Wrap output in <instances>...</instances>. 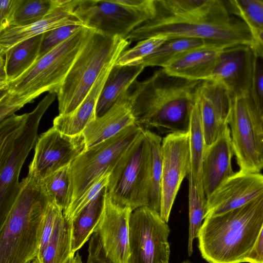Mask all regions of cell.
Segmentation results:
<instances>
[{
	"label": "cell",
	"mask_w": 263,
	"mask_h": 263,
	"mask_svg": "<svg viewBox=\"0 0 263 263\" xmlns=\"http://www.w3.org/2000/svg\"><path fill=\"white\" fill-rule=\"evenodd\" d=\"M202 81L171 76L163 68L147 79L136 81L127 92L135 124L167 135L189 132Z\"/></svg>",
	"instance_id": "1"
},
{
	"label": "cell",
	"mask_w": 263,
	"mask_h": 263,
	"mask_svg": "<svg viewBox=\"0 0 263 263\" xmlns=\"http://www.w3.org/2000/svg\"><path fill=\"white\" fill-rule=\"evenodd\" d=\"M263 224V194L238 208L206 216L197 238L209 263H242L253 250Z\"/></svg>",
	"instance_id": "2"
},
{
	"label": "cell",
	"mask_w": 263,
	"mask_h": 263,
	"mask_svg": "<svg viewBox=\"0 0 263 263\" xmlns=\"http://www.w3.org/2000/svg\"><path fill=\"white\" fill-rule=\"evenodd\" d=\"M0 224V263H30L37 254L43 219L50 202L40 184L28 175Z\"/></svg>",
	"instance_id": "3"
},
{
	"label": "cell",
	"mask_w": 263,
	"mask_h": 263,
	"mask_svg": "<svg viewBox=\"0 0 263 263\" xmlns=\"http://www.w3.org/2000/svg\"><path fill=\"white\" fill-rule=\"evenodd\" d=\"M49 93L31 112L13 115L0 124V224L10 210L21 188V170L37 141L40 121L56 97Z\"/></svg>",
	"instance_id": "4"
},
{
	"label": "cell",
	"mask_w": 263,
	"mask_h": 263,
	"mask_svg": "<svg viewBox=\"0 0 263 263\" xmlns=\"http://www.w3.org/2000/svg\"><path fill=\"white\" fill-rule=\"evenodd\" d=\"M130 43L127 39L106 36L93 30L57 93L59 115L74 111L101 73L116 64Z\"/></svg>",
	"instance_id": "5"
},
{
	"label": "cell",
	"mask_w": 263,
	"mask_h": 263,
	"mask_svg": "<svg viewBox=\"0 0 263 263\" xmlns=\"http://www.w3.org/2000/svg\"><path fill=\"white\" fill-rule=\"evenodd\" d=\"M157 35L168 40L179 38L202 39L222 45H252V33L240 18L232 16L222 18H179L158 16L146 22L132 32L127 39L140 41Z\"/></svg>",
	"instance_id": "6"
},
{
	"label": "cell",
	"mask_w": 263,
	"mask_h": 263,
	"mask_svg": "<svg viewBox=\"0 0 263 263\" xmlns=\"http://www.w3.org/2000/svg\"><path fill=\"white\" fill-rule=\"evenodd\" d=\"M92 29L76 33L37 59L23 75L8 83V91L21 108L44 92L57 93Z\"/></svg>",
	"instance_id": "7"
},
{
	"label": "cell",
	"mask_w": 263,
	"mask_h": 263,
	"mask_svg": "<svg viewBox=\"0 0 263 263\" xmlns=\"http://www.w3.org/2000/svg\"><path fill=\"white\" fill-rule=\"evenodd\" d=\"M152 160L151 145L143 129L110 173L106 191L114 203L133 211L148 206Z\"/></svg>",
	"instance_id": "8"
},
{
	"label": "cell",
	"mask_w": 263,
	"mask_h": 263,
	"mask_svg": "<svg viewBox=\"0 0 263 263\" xmlns=\"http://www.w3.org/2000/svg\"><path fill=\"white\" fill-rule=\"evenodd\" d=\"M143 130L136 124L131 125L109 139L86 148L71 163L72 197L69 206L102 177L110 173Z\"/></svg>",
	"instance_id": "9"
},
{
	"label": "cell",
	"mask_w": 263,
	"mask_h": 263,
	"mask_svg": "<svg viewBox=\"0 0 263 263\" xmlns=\"http://www.w3.org/2000/svg\"><path fill=\"white\" fill-rule=\"evenodd\" d=\"M232 98L228 125L239 171L259 173L263 169L262 118L251 95Z\"/></svg>",
	"instance_id": "10"
},
{
	"label": "cell",
	"mask_w": 263,
	"mask_h": 263,
	"mask_svg": "<svg viewBox=\"0 0 263 263\" xmlns=\"http://www.w3.org/2000/svg\"><path fill=\"white\" fill-rule=\"evenodd\" d=\"M71 14L103 35L125 38L139 26V9L125 0H71Z\"/></svg>",
	"instance_id": "11"
},
{
	"label": "cell",
	"mask_w": 263,
	"mask_h": 263,
	"mask_svg": "<svg viewBox=\"0 0 263 263\" xmlns=\"http://www.w3.org/2000/svg\"><path fill=\"white\" fill-rule=\"evenodd\" d=\"M170 233L159 212L147 206L134 210L129 222L128 263H161L169 258Z\"/></svg>",
	"instance_id": "12"
},
{
	"label": "cell",
	"mask_w": 263,
	"mask_h": 263,
	"mask_svg": "<svg viewBox=\"0 0 263 263\" xmlns=\"http://www.w3.org/2000/svg\"><path fill=\"white\" fill-rule=\"evenodd\" d=\"M86 148L83 134L69 136L52 126L37 139L28 175L40 182L54 172L70 165Z\"/></svg>",
	"instance_id": "13"
},
{
	"label": "cell",
	"mask_w": 263,
	"mask_h": 263,
	"mask_svg": "<svg viewBox=\"0 0 263 263\" xmlns=\"http://www.w3.org/2000/svg\"><path fill=\"white\" fill-rule=\"evenodd\" d=\"M162 172L160 215L167 222L184 178L190 173V133L166 135L162 141Z\"/></svg>",
	"instance_id": "14"
},
{
	"label": "cell",
	"mask_w": 263,
	"mask_h": 263,
	"mask_svg": "<svg viewBox=\"0 0 263 263\" xmlns=\"http://www.w3.org/2000/svg\"><path fill=\"white\" fill-rule=\"evenodd\" d=\"M256 57L251 45L227 47L221 52L210 80L222 84L232 98L251 95Z\"/></svg>",
	"instance_id": "15"
},
{
	"label": "cell",
	"mask_w": 263,
	"mask_h": 263,
	"mask_svg": "<svg viewBox=\"0 0 263 263\" xmlns=\"http://www.w3.org/2000/svg\"><path fill=\"white\" fill-rule=\"evenodd\" d=\"M133 211L114 203L105 189L102 215L94 233L99 234L106 255L114 263H128L129 222Z\"/></svg>",
	"instance_id": "16"
},
{
	"label": "cell",
	"mask_w": 263,
	"mask_h": 263,
	"mask_svg": "<svg viewBox=\"0 0 263 263\" xmlns=\"http://www.w3.org/2000/svg\"><path fill=\"white\" fill-rule=\"evenodd\" d=\"M262 194L263 175L239 171L223 181L207 199L206 216L238 208Z\"/></svg>",
	"instance_id": "17"
},
{
	"label": "cell",
	"mask_w": 263,
	"mask_h": 263,
	"mask_svg": "<svg viewBox=\"0 0 263 263\" xmlns=\"http://www.w3.org/2000/svg\"><path fill=\"white\" fill-rule=\"evenodd\" d=\"M196 98L200 109L205 146H208L229 126L232 98L222 84L211 80L201 82Z\"/></svg>",
	"instance_id": "18"
},
{
	"label": "cell",
	"mask_w": 263,
	"mask_h": 263,
	"mask_svg": "<svg viewBox=\"0 0 263 263\" xmlns=\"http://www.w3.org/2000/svg\"><path fill=\"white\" fill-rule=\"evenodd\" d=\"M234 155L230 129L228 126L214 143L205 147L202 182L206 199L223 181L235 173L231 164Z\"/></svg>",
	"instance_id": "19"
},
{
	"label": "cell",
	"mask_w": 263,
	"mask_h": 263,
	"mask_svg": "<svg viewBox=\"0 0 263 263\" xmlns=\"http://www.w3.org/2000/svg\"><path fill=\"white\" fill-rule=\"evenodd\" d=\"M230 46L207 44L189 51L163 69L173 76L194 81L209 80L221 52Z\"/></svg>",
	"instance_id": "20"
},
{
	"label": "cell",
	"mask_w": 263,
	"mask_h": 263,
	"mask_svg": "<svg viewBox=\"0 0 263 263\" xmlns=\"http://www.w3.org/2000/svg\"><path fill=\"white\" fill-rule=\"evenodd\" d=\"M68 1L42 20L24 26H11L0 31V54L17 44L52 29L68 25H84L71 14Z\"/></svg>",
	"instance_id": "21"
},
{
	"label": "cell",
	"mask_w": 263,
	"mask_h": 263,
	"mask_svg": "<svg viewBox=\"0 0 263 263\" xmlns=\"http://www.w3.org/2000/svg\"><path fill=\"white\" fill-rule=\"evenodd\" d=\"M135 124L127 92L104 115L96 118L84 129L83 134L89 148L116 135Z\"/></svg>",
	"instance_id": "22"
},
{
	"label": "cell",
	"mask_w": 263,
	"mask_h": 263,
	"mask_svg": "<svg viewBox=\"0 0 263 263\" xmlns=\"http://www.w3.org/2000/svg\"><path fill=\"white\" fill-rule=\"evenodd\" d=\"M115 65L108 67L101 73L87 96L74 111L68 114L59 115L54 119L53 127L69 136L83 134L87 125L96 118L99 98Z\"/></svg>",
	"instance_id": "23"
},
{
	"label": "cell",
	"mask_w": 263,
	"mask_h": 263,
	"mask_svg": "<svg viewBox=\"0 0 263 263\" xmlns=\"http://www.w3.org/2000/svg\"><path fill=\"white\" fill-rule=\"evenodd\" d=\"M156 15L179 18H219L231 16L220 0H154Z\"/></svg>",
	"instance_id": "24"
},
{
	"label": "cell",
	"mask_w": 263,
	"mask_h": 263,
	"mask_svg": "<svg viewBox=\"0 0 263 263\" xmlns=\"http://www.w3.org/2000/svg\"><path fill=\"white\" fill-rule=\"evenodd\" d=\"M145 67L142 64L115 65L112 68L99 98L96 118L104 115L129 90Z\"/></svg>",
	"instance_id": "25"
},
{
	"label": "cell",
	"mask_w": 263,
	"mask_h": 263,
	"mask_svg": "<svg viewBox=\"0 0 263 263\" xmlns=\"http://www.w3.org/2000/svg\"><path fill=\"white\" fill-rule=\"evenodd\" d=\"M105 189L85 205L70 221L73 255L90 239L101 219L104 208Z\"/></svg>",
	"instance_id": "26"
},
{
	"label": "cell",
	"mask_w": 263,
	"mask_h": 263,
	"mask_svg": "<svg viewBox=\"0 0 263 263\" xmlns=\"http://www.w3.org/2000/svg\"><path fill=\"white\" fill-rule=\"evenodd\" d=\"M43 35L44 33L24 41L3 54L5 58L8 83L23 75L37 61Z\"/></svg>",
	"instance_id": "27"
},
{
	"label": "cell",
	"mask_w": 263,
	"mask_h": 263,
	"mask_svg": "<svg viewBox=\"0 0 263 263\" xmlns=\"http://www.w3.org/2000/svg\"><path fill=\"white\" fill-rule=\"evenodd\" d=\"M71 224L59 212L50 239L37 258L38 263H68L74 256L71 253Z\"/></svg>",
	"instance_id": "28"
},
{
	"label": "cell",
	"mask_w": 263,
	"mask_h": 263,
	"mask_svg": "<svg viewBox=\"0 0 263 263\" xmlns=\"http://www.w3.org/2000/svg\"><path fill=\"white\" fill-rule=\"evenodd\" d=\"M189 133L191 155L190 174L201 197L207 200L204 193L202 182V164L205 143L200 109L197 98L191 111Z\"/></svg>",
	"instance_id": "29"
},
{
	"label": "cell",
	"mask_w": 263,
	"mask_h": 263,
	"mask_svg": "<svg viewBox=\"0 0 263 263\" xmlns=\"http://www.w3.org/2000/svg\"><path fill=\"white\" fill-rule=\"evenodd\" d=\"M210 43L213 42L193 38L168 40L145 58L140 64L145 67L159 66L164 68L189 51Z\"/></svg>",
	"instance_id": "30"
},
{
	"label": "cell",
	"mask_w": 263,
	"mask_h": 263,
	"mask_svg": "<svg viewBox=\"0 0 263 263\" xmlns=\"http://www.w3.org/2000/svg\"><path fill=\"white\" fill-rule=\"evenodd\" d=\"M61 6L58 0H13L9 26H24L33 24Z\"/></svg>",
	"instance_id": "31"
},
{
	"label": "cell",
	"mask_w": 263,
	"mask_h": 263,
	"mask_svg": "<svg viewBox=\"0 0 263 263\" xmlns=\"http://www.w3.org/2000/svg\"><path fill=\"white\" fill-rule=\"evenodd\" d=\"M50 202H54L63 212L71 203L72 182L70 165L48 176L39 182Z\"/></svg>",
	"instance_id": "32"
},
{
	"label": "cell",
	"mask_w": 263,
	"mask_h": 263,
	"mask_svg": "<svg viewBox=\"0 0 263 263\" xmlns=\"http://www.w3.org/2000/svg\"><path fill=\"white\" fill-rule=\"evenodd\" d=\"M152 151V170L148 206L160 213L162 172V138L148 129L144 130Z\"/></svg>",
	"instance_id": "33"
},
{
	"label": "cell",
	"mask_w": 263,
	"mask_h": 263,
	"mask_svg": "<svg viewBox=\"0 0 263 263\" xmlns=\"http://www.w3.org/2000/svg\"><path fill=\"white\" fill-rule=\"evenodd\" d=\"M189 229L187 244V253L189 256L193 253V242L197 238L198 231L202 224L207 212V200L203 199L189 173Z\"/></svg>",
	"instance_id": "34"
},
{
	"label": "cell",
	"mask_w": 263,
	"mask_h": 263,
	"mask_svg": "<svg viewBox=\"0 0 263 263\" xmlns=\"http://www.w3.org/2000/svg\"><path fill=\"white\" fill-rule=\"evenodd\" d=\"M167 40L166 36L157 35L140 41L136 46L122 52L116 65L127 66L140 64L145 58L151 55Z\"/></svg>",
	"instance_id": "35"
},
{
	"label": "cell",
	"mask_w": 263,
	"mask_h": 263,
	"mask_svg": "<svg viewBox=\"0 0 263 263\" xmlns=\"http://www.w3.org/2000/svg\"><path fill=\"white\" fill-rule=\"evenodd\" d=\"M227 3L232 14L249 27L263 30V0H230Z\"/></svg>",
	"instance_id": "36"
},
{
	"label": "cell",
	"mask_w": 263,
	"mask_h": 263,
	"mask_svg": "<svg viewBox=\"0 0 263 263\" xmlns=\"http://www.w3.org/2000/svg\"><path fill=\"white\" fill-rule=\"evenodd\" d=\"M82 27L68 25L52 29L44 33L37 59L76 33Z\"/></svg>",
	"instance_id": "37"
},
{
	"label": "cell",
	"mask_w": 263,
	"mask_h": 263,
	"mask_svg": "<svg viewBox=\"0 0 263 263\" xmlns=\"http://www.w3.org/2000/svg\"><path fill=\"white\" fill-rule=\"evenodd\" d=\"M109 175L110 173H108L102 177L79 199L63 212L64 216L66 220L70 222L85 205L106 187L108 182Z\"/></svg>",
	"instance_id": "38"
},
{
	"label": "cell",
	"mask_w": 263,
	"mask_h": 263,
	"mask_svg": "<svg viewBox=\"0 0 263 263\" xmlns=\"http://www.w3.org/2000/svg\"><path fill=\"white\" fill-rule=\"evenodd\" d=\"M61 211L63 210L55 202L49 203L42 225L39 247L36 258L41 255L48 245L54 230L57 216Z\"/></svg>",
	"instance_id": "39"
},
{
	"label": "cell",
	"mask_w": 263,
	"mask_h": 263,
	"mask_svg": "<svg viewBox=\"0 0 263 263\" xmlns=\"http://www.w3.org/2000/svg\"><path fill=\"white\" fill-rule=\"evenodd\" d=\"M251 96L260 115L263 116V58L256 54Z\"/></svg>",
	"instance_id": "40"
},
{
	"label": "cell",
	"mask_w": 263,
	"mask_h": 263,
	"mask_svg": "<svg viewBox=\"0 0 263 263\" xmlns=\"http://www.w3.org/2000/svg\"><path fill=\"white\" fill-rule=\"evenodd\" d=\"M88 252L87 263H114L106 255L100 237L97 233H93L89 239Z\"/></svg>",
	"instance_id": "41"
},
{
	"label": "cell",
	"mask_w": 263,
	"mask_h": 263,
	"mask_svg": "<svg viewBox=\"0 0 263 263\" xmlns=\"http://www.w3.org/2000/svg\"><path fill=\"white\" fill-rule=\"evenodd\" d=\"M13 0L0 1V31L10 27Z\"/></svg>",
	"instance_id": "42"
},
{
	"label": "cell",
	"mask_w": 263,
	"mask_h": 263,
	"mask_svg": "<svg viewBox=\"0 0 263 263\" xmlns=\"http://www.w3.org/2000/svg\"><path fill=\"white\" fill-rule=\"evenodd\" d=\"M246 262L263 263V224L257 243Z\"/></svg>",
	"instance_id": "43"
},
{
	"label": "cell",
	"mask_w": 263,
	"mask_h": 263,
	"mask_svg": "<svg viewBox=\"0 0 263 263\" xmlns=\"http://www.w3.org/2000/svg\"><path fill=\"white\" fill-rule=\"evenodd\" d=\"M253 35L254 43L253 47L256 54L263 58V30L249 27Z\"/></svg>",
	"instance_id": "44"
},
{
	"label": "cell",
	"mask_w": 263,
	"mask_h": 263,
	"mask_svg": "<svg viewBox=\"0 0 263 263\" xmlns=\"http://www.w3.org/2000/svg\"><path fill=\"white\" fill-rule=\"evenodd\" d=\"M68 263H83L82 257L78 251L76 254L69 260Z\"/></svg>",
	"instance_id": "45"
},
{
	"label": "cell",
	"mask_w": 263,
	"mask_h": 263,
	"mask_svg": "<svg viewBox=\"0 0 263 263\" xmlns=\"http://www.w3.org/2000/svg\"><path fill=\"white\" fill-rule=\"evenodd\" d=\"M169 258H166L164 260H163L161 263H168Z\"/></svg>",
	"instance_id": "46"
},
{
	"label": "cell",
	"mask_w": 263,
	"mask_h": 263,
	"mask_svg": "<svg viewBox=\"0 0 263 263\" xmlns=\"http://www.w3.org/2000/svg\"><path fill=\"white\" fill-rule=\"evenodd\" d=\"M180 263H191V262L190 261V260H189V259H186V260H184V261H182V262H180Z\"/></svg>",
	"instance_id": "47"
},
{
	"label": "cell",
	"mask_w": 263,
	"mask_h": 263,
	"mask_svg": "<svg viewBox=\"0 0 263 263\" xmlns=\"http://www.w3.org/2000/svg\"><path fill=\"white\" fill-rule=\"evenodd\" d=\"M30 263H38V262H37V261L36 260V259H35L33 260H32L31 262H30Z\"/></svg>",
	"instance_id": "48"
},
{
	"label": "cell",
	"mask_w": 263,
	"mask_h": 263,
	"mask_svg": "<svg viewBox=\"0 0 263 263\" xmlns=\"http://www.w3.org/2000/svg\"><path fill=\"white\" fill-rule=\"evenodd\" d=\"M262 120H263V116H262Z\"/></svg>",
	"instance_id": "49"
}]
</instances>
